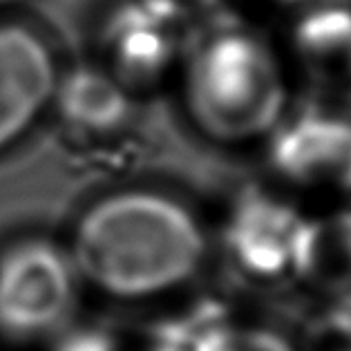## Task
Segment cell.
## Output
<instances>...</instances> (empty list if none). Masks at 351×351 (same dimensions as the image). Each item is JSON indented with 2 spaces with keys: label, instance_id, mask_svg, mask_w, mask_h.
<instances>
[{
  "label": "cell",
  "instance_id": "1",
  "mask_svg": "<svg viewBox=\"0 0 351 351\" xmlns=\"http://www.w3.org/2000/svg\"><path fill=\"white\" fill-rule=\"evenodd\" d=\"M204 258L199 224L166 195L128 191L97 202L74 235V262L90 282L123 298L182 285Z\"/></svg>",
  "mask_w": 351,
  "mask_h": 351
},
{
  "label": "cell",
  "instance_id": "2",
  "mask_svg": "<svg viewBox=\"0 0 351 351\" xmlns=\"http://www.w3.org/2000/svg\"><path fill=\"white\" fill-rule=\"evenodd\" d=\"M188 99L197 121L217 139L264 132L282 108V83L271 54L246 34L208 40L191 65Z\"/></svg>",
  "mask_w": 351,
  "mask_h": 351
},
{
  "label": "cell",
  "instance_id": "3",
  "mask_svg": "<svg viewBox=\"0 0 351 351\" xmlns=\"http://www.w3.org/2000/svg\"><path fill=\"white\" fill-rule=\"evenodd\" d=\"M74 309V267L49 242H23L0 258V333L27 340L58 331Z\"/></svg>",
  "mask_w": 351,
  "mask_h": 351
},
{
  "label": "cell",
  "instance_id": "4",
  "mask_svg": "<svg viewBox=\"0 0 351 351\" xmlns=\"http://www.w3.org/2000/svg\"><path fill=\"white\" fill-rule=\"evenodd\" d=\"M45 40L21 25H0V150L36 121L56 90Z\"/></svg>",
  "mask_w": 351,
  "mask_h": 351
},
{
  "label": "cell",
  "instance_id": "5",
  "mask_svg": "<svg viewBox=\"0 0 351 351\" xmlns=\"http://www.w3.org/2000/svg\"><path fill=\"white\" fill-rule=\"evenodd\" d=\"M280 173L302 184L351 188V125L329 117H302L273 145Z\"/></svg>",
  "mask_w": 351,
  "mask_h": 351
},
{
  "label": "cell",
  "instance_id": "6",
  "mask_svg": "<svg viewBox=\"0 0 351 351\" xmlns=\"http://www.w3.org/2000/svg\"><path fill=\"white\" fill-rule=\"evenodd\" d=\"M298 226L300 219L291 208L267 195L248 193L228 221V248L246 271L276 276L291 264Z\"/></svg>",
  "mask_w": 351,
  "mask_h": 351
},
{
  "label": "cell",
  "instance_id": "7",
  "mask_svg": "<svg viewBox=\"0 0 351 351\" xmlns=\"http://www.w3.org/2000/svg\"><path fill=\"white\" fill-rule=\"evenodd\" d=\"M106 47L119 72L132 81H150L175 54L173 23L136 0L117 10L106 27Z\"/></svg>",
  "mask_w": 351,
  "mask_h": 351
},
{
  "label": "cell",
  "instance_id": "8",
  "mask_svg": "<svg viewBox=\"0 0 351 351\" xmlns=\"http://www.w3.org/2000/svg\"><path fill=\"white\" fill-rule=\"evenodd\" d=\"M291 267L309 285L331 293L351 291V213L300 221Z\"/></svg>",
  "mask_w": 351,
  "mask_h": 351
},
{
  "label": "cell",
  "instance_id": "9",
  "mask_svg": "<svg viewBox=\"0 0 351 351\" xmlns=\"http://www.w3.org/2000/svg\"><path fill=\"white\" fill-rule=\"evenodd\" d=\"M54 94L67 121L90 132L114 130L130 112L123 85L97 67H76L56 83Z\"/></svg>",
  "mask_w": 351,
  "mask_h": 351
},
{
  "label": "cell",
  "instance_id": "10",
  "mask_svg": "<svg viewBox=\"0 0 351 351\" xmlns=\"http://www.w3.org/2000/svg\"><path fill=\"white\" fill-rule=\"evenodd\" d=\"M295 45L311 76L322 85L351 94V14L320 10L298 25Z\"/></svg>",
  "mask_w": 351,
  "mask_h": 351
},
{
  "label": "cell",
  "instance_id": "11",
  "mask_svg": "<svg viewBox=\"0 0 351 351\" xmlns=\"http://www.w3.org/2000/svg\"><path fill=\"white\" fill-rule=\"evenodd\" d=\"M195 351H293L285 340L271 331L230 329L224 322L213 327Z\"/></svg>",
  "mask_w": 351,
  "mask_h": 351
},
{
  "label": "cell",
  "instance_id": "12",
  "mask_svg": "<svg viewBox=\"0 0 351 351\" xmlns=\"http://www.w3.org/2000/svg\"><path fill=\"white\" fill-rule=\"evenodd\" d=\"M304 351H351V313L340 309L322 315L306 333Z\"/></svg>",
  "mask_w": 351,
  "mask_h": 351
},
{
  "label": "cell",
  "instance_id": "13",
  "mask_svg": "<svg viewBox=\"0 0 351 351\" xmlns=\"http://www.w3.org/2000/svg\"><path fill=\"white\" fill-rule=\"evenodd\" d=\"M56 351H119V345L110 331L85 327L61 336Z\"/></svg>",
  "mask_w": 351,
  "mask_h": 351
},
{
  "label": "cell",
  "instance_id": "14",
  "mask_svg": "<svg viewBox=\"0 0 351 351\" xmlns=\"http://www.w3.org/2000/svg\"><path fill=\"white\" fill-rule=\"evenodd\" d=\"M143 5H148L152 12L164 16L166 21L177 23L184 19H193L197 14H204L210 10L217 0H141Z\"/></svg>",
  "mask_w": 351,
  "mask_h": 351
},
{
  "label": "cell",
  "instance_id": "15",
  "mask_svg": "<svg viewBox=\"0 0 351 351\" xmlns=\"http://www.w3.org/2000/svg\"><path fill=\"white\" fill-rule=\"evenodd\" d=\"M148 351H159V349H155V347H152V345H150V347H148Z\"/></svg>",
  "mask_w": 351,
  "mask_h": 351
}]
</instances>
